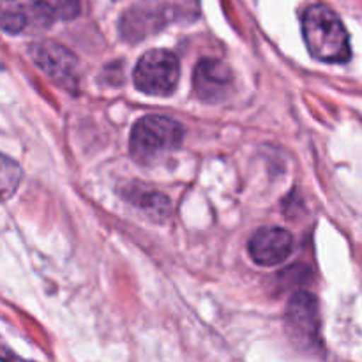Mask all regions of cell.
<instances>
[{"mask_svg":"<svg viewBox=\"0 0 362 362\" xmlns=\"http://www.w3.org/2000/svg\"><path fill=\"white\" fill-rule=\"evenodd\" d=\"M28 25V13L25 7L0 2V28L18 34Z\"/></svg>","mask_w":362,"mask_h":362,"instance_id":"cell-10","label":"cell"},{"mask_svg":"<svg viewBox=\"0 0 362 362\" xmlns=\"http://www.w3.org/2000/svg\"><path fill=\"white\" fill-rule=\"evenodd\" d=\"M57 20H73L80 13V2L78 0H42Z\"/></svg>","mask_w":362,"mask_h":362,"instance_id":"cell-11","label":"cell"},{"mask_svg":"<svg viewBox=\"0 0 362 362\" xmlns=\"http://www.w3.org/2000/svg\"><path fill=\"white\" fill-rule=\"evenodd\" d=\"M293 237L279 226H265L257 230L250 240V255L255 264L272 267L283 264L292 255Z\"/></svg>","mask_w":362,"mask_h":362,"instance_id":"cell-7","label":"cell"},{"mask_svg":"<svg viewBox=\"0 0 362 362\" xmlns=\"http://www.w3.org/2000/svg\"><path fill=\"white\" fill-rule=\"evenodd\" d=\"M303 35L310 55L320 62L345 64L352 57L349 30L327 6L308 7L303 16Z\"/></svg>","mask_w":362,"mask_h":362,"instance_id":"cell-1","label":"cell"},{"mask_svg":"<svg viewBox=\"0 0 362 362\" xmlns=\"http://www.w3.org/2000/svg\"><path fill=\"white\" fill-rule=\"evenodd\" d=\"M21 182V168L16 161L0 154V202H6L16 193Z\"/></svg>","mask_w":362,"mask_h":362,"instance_id":"cell-9","label":"cell"},{"mask_svg":"<svg viewBox=\"0 0 362 362\" xmlns=\"http://www.w3.org/2000/svg\"><path fill=\"white\" fill-rule=\"evenodd\" d=\"M179 76V59L163 48L144 53L133 73L136 88L147 95H170L177 88Z\"/></svg>","mask_w":362,"mask_h":362,"instance_id":"cell-3","label":"cell"},{"mask_svg":"<svg viewBox=\"0 0 362 362\" xmlns=\"http://www.w3.org/2000/svg\"><path fill=\"white\" fill-rule=\"evenodd\" d=\"M193 88L204 103H221L233 88V73L218 59H202L193 73Z\"/></svg>","mask_w":362,"mask_h":362,"instance_id":"cell-6","label":"cell"},{"mask_svg":"<svg viewBox=\"0 0 362 362\" xmlns=\"http://www.w3.org/2000/svg\"><path fill=\"white\" fill-rule=\"evenodd\" d=\"M286 329L297 345L311 349L318 343L320 332V311L315 296L310 292H297L286 308Z\"/></svg>","mask_w":362,"mask_h":362,"instance_id":"cell-5","label":"cell"},{"mask_svg":"<svg viewBox=\"0 0 362 362\" xmlns=\"http://www.w3.org/2000/svg\"><path fill=\"white\" fill-rule=\"evenodd\" d=\"M184 127L163 115H145L131 129V158L140 165H154L182 145Z\"/></svg>","mask_w":362,"mask_h":362,"instance_id":"cell-2","label":"cell"},{"mask_svg":"<svg viewBox=\"0 0 362 362\" xmlns=\"http://www.w3.org/2000/svg\"><path fill=\"white\" fill-rule=\"evenodd\" d=\"M35 66L60 87L76 90L78 60L73 53L55 41H37L30 46Z\"/></svg>","mask_w":362,"mask_h":362,"instance_id":"cell-4","label":"cell"},{"mask_svg":"<svg viewBox=\"0 0 362 362\" xmlns=\"http://www.w3.org/2000/svg\"><path fill=\"white\" fill-rule=\"evenodd\" d=\"M126 197L133 204H136L138 207L145 209V211L152 212V214L159 216V218H165L170 211V200L166 197H163L161 193H158V191L144 189L141 186H134L133 191H127Z\"/></svg>","mask_w":362,"mask_h":362,"instance_id":"cell-8","label":"cell"}]
</instances>
